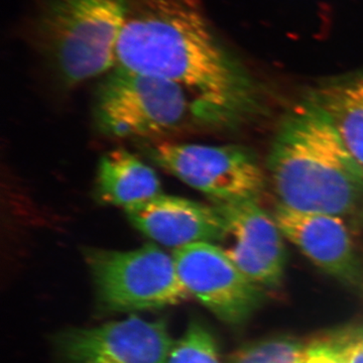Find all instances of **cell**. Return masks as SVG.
I'll return each mask as SVG.
<instances>
[{"instance_id":"obj_15","label":"cell","mask_w":363,"mask_h":363,"mask_svg":"<svg viewBox=\"0 0 363 363\" xmlns=\"http://www.w3.org/2000/svg\"><path fill=\"white\" fill-rule=\"evenodd\" d=\"M168 363H221L213 336L206 327L192 322L172 348Z\"/></svg>"},{"instance_id":"obj_12","label":"cell","mask_w":363,"mask_h":363,"mask_svg":"<svg viewBox=\"0 0 363 363\" xmlns=\"http://www.w3.org/2000/svg\"><path fill=\"white\" fill-rule=\"evenodd\" d=\"M162 194L154 169L124 149L112 150L100 159L96 177L98 202L123 209Z\"/></svg>"},{"instance_id":"obj_5","label":"cell","mask_w":363,"mask_h":363,"mask_svg":"<svg viewBox=\"0 0 363 363\" xmlns=\"http://www.w3.org/2000/svg\"><path fill=\"white\" fill-rule=\"evenodd\" d=\"M85 259L98 297L114 311L157 309L190 296L173 255L152 243L128 252L88 248Z\"/></svg>"},{"instance_id":"obj_4","label":"cell","mask_w":363,"mask_h":363,"mask_svg":"<svg viewBox=\"0 0 363 363\" xmlns=\"http://www.w3.org/2000/svg\"><path fill=\"white\" fill-rule=\"evenodd\" d=\"M95 121L104 135L164 140L196 118L210 119L204 106L182 86L116 68L100 85Z\"/></svg>"},{"instance_id":"obj_10","label":"cell","mask_w":363,"mask_h":363,"mask_svg":"<svg viewBox=\"0 0 363 363\" xmlns=\"http://www.w3.org/2000/svg\"><path fill=\"white\" fill-rule=\"evenodd\" d=\"M274 218L286 240L317 267L363 295V264L345 219L279 205Z\"/></svg>"},{"instance_id":"obj_14","label":"cell","mask_w":363,"mask_h":363,"mask_svg":"<svg viewBox=\"0 0 363 363\" xmlns=\"http://www.w3.org/2000/svg\"><path fill=\"white\" fill-rule=\"evenodd\" d=\"M306 346L290 338L259 341L236 351L229 363H303Z\"/></svg>"},{"instance_id":"obj_3","label":"cell","mask_w":363,"mask_h":363,"mask_svg":"<svg viewBox=\"0 0 363 363\" xmlns=\"http://www.w3.org/2000/svg\"><path fill=\"white\" fill-rule=\"evenodd\" d=\"M121 0H49L35 26L43 56L67 88L114 70Z\"/></svg>"},{"instance_id":"obj_13","label":"cell","mask_w":363,"mask_h":363,"mask_svg":"<svg viewBox=\"0 0 363 363\" xmlns=\"http://www.w3.org/2000/svg\"><path fill=\"white\" fill-rule=\"evenodd\" d=\"M306 99L323 112L363 169V84L357 73L324 81Z\"/></svg>"},{"instance_id":"obj_18","label":"cell","mask_w":363,"mask_h":363,"mask_svg":"<svg viewBox=\"0 0 363 363\" xmlns=\"http://www.w3.org/2000/svg\"><path fill=\"white\" fill-rule=\"evenodd\" d=\"M357 75H358V77H359L360 81H362V84H363V70L357 72Z\"/></svg>"},{"instance_id":"obj_17","label":"cell","mask_w":363,"mask_h":363,"mask_svg":"<svg viewBox=\"0 0 363 363\" xmlns=\"http://www.w3.org/2000/svg\"><path fill=\"white\" fill-rule=\"evenodd\" d=\"M345 363H363V328L354 329L336 336Z\"/></svg>"},{"instance_id":"obj_8","label":"cell","mask_w":363,"mask_h":363,"mask_svg":"<svg viewBox=\"0 0 363 363\" xmlns=\"http://www.w3.org/2000/svg\"><path fill=\"white\" fill-rule=\"evenodd\" d=\"M67 363H168L174 343L162 321L130 317L57 339Z\"/></svg>"},{"instance_id":"obj_11","label":"cell","mask_w":363,"mask_h":363,"mask_svg":"<svg viewBox=\"0 0 363 363\" xmlns=\"http://www.w3.org/2000/svg\"><path fill=\"white\" fill-rule=\"evenodd\" d=\"M140 233L166 247L178 250L193 243L221 242L225 221L216 205L160 194L124 208Z\"/></svg>"},{"instance_id":"obj_7","label":"cell","mask_w":363,"mask_h":363,"mask_svg":"<svg viewBox=\"0 0 363 363\" xmlns=\"http://www.w3.org/2000/svg\"><path fill=\"white\" fill-rule=\"evenodd\" d=\"M173 257L189 295L225 323H245L262 305V286L250 281L217 243L186 245L174 250Z\"/></svg>"},{"instance_id":"obj_6","label":"cell","mask_w":363,"mask_h":363,"mask_svg":"<svg viewBox=\"0 0 363 363\" xmlns=\"http://www.w3.org/2000/svg\"><path fill=\"white\" fill-rule=\"evenodd\" d=\"M142 145L150 161L206 195L213 204L257 201L266 186L259 162L241 147L169 140H147Z\"/></svg>"},{"instance_id":"obj_2","label":"cell","mask_w":363,"mask_h":363,"mask_svg":"<svg viewBox=\"0 0 363 363\" xmlns=\"http://www.w3.org/2000/svg\"><path fill=\"white\" fill-rule=\"evenodd\" d=\"M267 166L279 205L343 219L363 208V169L309 100L284 119Z\"/></svg>"},{"instance_id":"obj_16","label":"cell","mask_w":363,"mask_h":363,"mask_svg":"<svg viewBox=\"0 0 363 363\" xmlns=\"http://www.w3.org/2000/svg\"><path fill=\"white\" fill-rule=\"evenodd\" d=\"M303 363H345V359L337 340L333 338L306 346Z\"/></svg>"},{"instance_id":"obj_9","label":"cell","mask_w":363,"mask_h":363,"mask_svg":"<svg viewBox=\"0 0 363 363\" xmlns=\"http://www.w3.org/2000/svg\"><path fill=\"white\" fill-rule=\"evenodd\" d=\"M225 221L224 252L250 281L274 288L281 283L286 264L285 236L274 216L257 200L214 204Z\"/></svg>"},{"instance_id":"obj_1","label":"cell","mask_w":363,"mask_h":363,"mask_svg":"<svg viewBox=\"0 0 363 363\" xmlns=\"http://www.w3.org/2000/svg\"><path fill=\"white\" fill-rule=\"evenodd\" d=\"M123 26L116 67L189 91L210 119L228 117L247 79L212 30L202 0H121Z\"/></svg>"}]
</instances>
